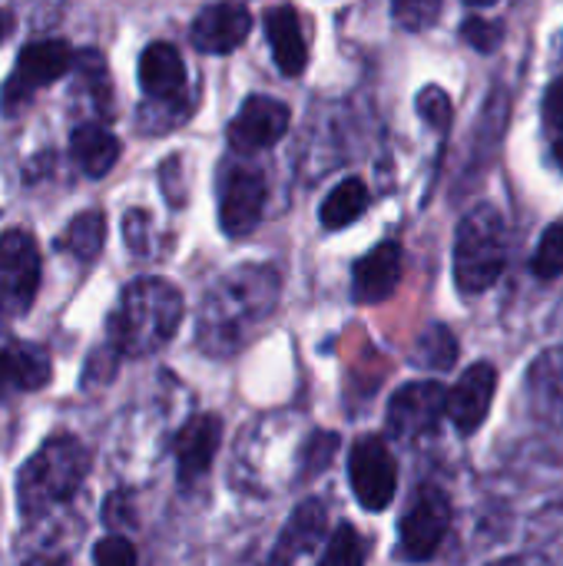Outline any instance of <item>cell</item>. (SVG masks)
Wrapping results in <instances>:
<instances>
[{
	"instance_id": "6",
	"label": "cell",
	"mask_w": 563,
	"mask_h": 566,
	"mask_svg": "<svg viewBox=\"0 0 563 566\" xmlns=\"http://www.w3.org/2000/svg\"><path fill=\"white\" fill-rule=\"evenodd\" d=\"M40 289V249L33 235L7 229L0 235V318L23 315Z\"/></svg>"
},
{
	"instance_id": "34",
	"label": "cell",
	"mask_w": 563,
	"mask_h": 566,
	"mask_svg": "<svg viewBox=\"0 0 563 566\" xmlns=\"http://www.w3.org/2000/svg\"><path fill=\"white\" fill-rule=\"evenodd\" d=\"M136 507H133V497L126 494V491H116V494H110L106 497V504H103V524L110 527V531H123V527H133L136 524Z\"/></svg>"
},
{
	"instance_id": "17",
	"label": "cell",
	"mask_w": 563,
	"mask_h": 566,
	"mask_svg": "<svg viewBox=\"0 0 563 566\" xmlns=\"http://www.w3.org/2000/svg\"><path fill=\"white\" fill-rule=\"evenodd\" d=\"M528 401L531 411L548 421L563 428V348L544 352L531 368H528Z\"/></svg>"
},
{
	"instance_id": "5",
	"label": "cell",
	"mask_w": 563,
	"mask_h": 566,
	"mask_svg": "<svg viewBox=\"0 0 563 566\" xmlns=\"http://www.w3.org/2000/svg\"><path fill=\"white\" fill-rule=\"evenodd\" d=\"M73 60L76 53L70 50V43L63 40H37V43H27L17 56V66L13 73L7 76L3 90H0V109L7 116L20 113L37 90L56 83L63 73L73 70Z\"/></svg>"
},
{
	"instance_id": "8",
	"label": "cell",
	"mask_w": 563,
	"mask_h": 566,
	"mask_svg": "<svg viewBox=\"0 0 563 566\" xmlns=\"http://www.w3.org/2000/svg\"><path fill=\"white\" fill-rule=\"evenodd\" d=\"M348 478H352V491L365 511H385L395 501L398 468L382 438L368 434V438L355 441V448L348 454Z\"/></svg>"
},
{
	"instance_id": "32",
	"label": "cell",
	"mask_w": 563,
	"mask_h": 566,
	"mask_svg": "<svg viewBox=\"0 0 563 566\" xmlns=\"http://www.w3.org/2000/svg\"><path fill=\"white\" fill-rule=\"evenodd\" d=\"M461 33H465V40H468L475 50L491 53V50H498V46H501L504 27H501V23H494V20H484V17H471V20L461 27Z\"/></svg>"
},
{
	"instance_id": "2",
	"label": "cell",
	"mask_w": 563,
	"mask_h": 566,
	"mask_svg": "<svg viewBox=\"0 0 563 566\" xmlns=\"http://www.w3.org/2000/svg\"><path fill=\"white\" fill-rule=\"evenodd\" d=\"M279 279L272 269H239L216 285L199 312V342L209 352H229L242 342V328L272 312Z\"/></svg>"
},
{
	"instance_id": "14",
	"label": "cell",
	"mask_w": 563,
	"mask_h": 566,
	"mask_svg": "<svg viewBox=\"0 0 563 566\" xmlns=\"http://www.w3.org/2000/svg\"><path fill=\"white\" fill-rule=\"evenodd\" d=\"M252 30V13L242 3H212L192 20V43L202 53H232L246 43Z\"/></svg>"
},
{
	"instance_id": "29",
	"label": "cell",
	"mask_w": 563,
	"mask_h": 566,
	"mask_svg": "<svg viewBox=\"0 0 563 566\" xmlns=\"http://www.w3.org/2000/svg\"><path fill=\"white\" fill-rule=\"evenodd\" d=\"M392 13L405 30H425L441 17V0H392Z\"/></svg>"
},
{
	"instance_id": "23",
	"label": "cell",
	"mask_w": 563,
	"mask_h": 566,
	"mask_svg": "<svg viewBox=\"0 0 563 566\" xmlns=\"http://www.w3.org/2000/svg\"><path fill=\"white\" fill-rule=\"evenodd\" d=\"M368 209V186L362 179H342L322 202L319 219L325 229H345Z\"/></svg>"
},
{
	"instance_id": "19",
	"label": "cell",
	"mask_w": 563,
	"mask_h": 566,
	"mask_svg": "<svg viewBox=\"0 0 563 566\" xmlns=\"http://www.w3.org/2000/svg\"><path fill=\"white\" fill-rule=\"evenodd\" d=\"M139 86L149 99L186 93V66L173 43H149L139 53Z\"/></svg>"
},
{
	"instance_id": "31",
	"label": "cell",
	"mask_w": 563,
	"mask_h": 566,
	"mask_svg": "<svg viewBox=\"0 0 563 566\" xmlns=\"http://www.w3.org/2000/svg\"><path fill=\"white\" fill-rule=\"evenodd\" d=\"M123 235H126L129 252L139 255V259H146L149 255V245H153V219L143 209H129L123 216Z\"/></svg>"
},
{
	"instance_id": "15",
	"label": "cell",
	"mask_w": 563,
	"mask_h": 566,
	"mask_svg": "<svg viewBox=\"0 0 563 566\" xmlns=\"http://www.w3.org/2000/svg\"><path fill=\"white\" fill-rule=\"evenodd\" d=\"M219 441H222V421L216 415H196L179 428L173 454H176V474L183 484L202 478L212 468Z\"/></svg>"
},
{
	"instance_id": "37",
	"label": "cell",
	"mask_w": 563,
	"mask_h": 566,
	"mask_svg": "<svg viewBox=\"0 0 563 566\" xmlns=\"http://www.w3.org/2000/svg\"><path fill=\"white\" fill-rule=\"evenodd\" d=\"M7 391H10V388H7V378H3V361H0V398H3Z\"/></svg>"
},
{
	"instance_id": "35",
	"label": "cell",
	"mask_w": 563,
	"mask_h": 566,
	"mask_svg": "<svg viewBox=\"0 0 563 566\" xmlns=\"http://www.w3.org/2000/svg\"><path fill=\"white\" fill-rule=\"evenodd\" d=\"M544 119H548V126L563 133V76L551 83V90L544 96Z\"/></svg>"
},
{
	"instance_id": "28",
	"label": "cell",
	"mask_w": 563,
	"mask_h": 566,
	"mask_svg": "<svg viewBox=\"0 0 563 566\" xmlns=\"http://www.w3.org/2000/svg\"><path fill=\"white\" fill-rule=\"evenodd\" d=\"M418 113H421V119H425L431 129L445 133V129L451 126L455 106H451V96H448L441 86H425V90L418 93Z\"/></svg>"
},
{
	"instance_id": "10",
	"label": "cell",
	"mask_w": 563,
	"mask_h": 566,
	"mask_svg": "<svg viewBox=\"0 0 563 566\" xmlns=\"http://www.w3.org/2000/svg\"><path fill=\"white\" fill-rule=\"evenodd\" d=\"M451 527V507L448 497L435 488H421L415 504L408 507V514L398 524L402 534V551L408 560H428L438 554L445 534Z\"/></svg>"
},
{
	"instance_id": "39",
	"label": "cell",
	"mask_w": 563,
	"mask_h": 566,
	"mask_svg": "<svg viewBox=\"0 0 563 566\" xmlns=\"http://www.w3.org/2000/svg\"><path fill=\"white\" fill-rule=\"evenodd\" d=\"M557 159H561V166H563V143H557Z\"/></svg>"
},
{
	"instance_id": "21",
	"label": "cell",
	"mask_w": 563,
	"mask_h": 566,
	"mask_svg": "<svg viewBox=\"0 0 563 566\" xmlns=\"http://www.w3.org/2000/svg\"><path fill=\"white\" fill-rule=\"evenodd\" d=\"M0 361H3V378H7L10 391H37L53 375L50 355L40 345H30V342L3 345L0 348Z\"/></svg>"
},
{
	"instance_id": "30",
	"label": "cell",
	"mask_w": 563,
	"mask_h": 566,
	"mask_svg": "<svg viewBox=\"0 0 563 566\" xmlns=\"http://www.w3.org/2000/svg\"><path fill=\"white\" fill-rule=\"evenodd\" d=\"M335 451H338V438H335L332 431H315V434L309 438L305 451H302V478L309 481V478H315L319 471H325Z\"/></svg>"
},
{
	"instance_id": "4",
	"label": "cell",
	"mask_w": 563,
	"mask_h": 566,
	"mask_svg": "<svg viewBox=\"0 0 563 566\" xmlns=\"http://www.w3.org/2000/svg\"><path fill=\"white\" fill-rule=\"evenodd\" d=\"M508 262V229L494 206H475L455 235V282L465 295L488 292Z\"/></svg>"
},
{
	"instance_id": "3",
	"label": "cell",
	"mask_w": 563,
	"mask_h": 566,
	"mask_svg": "<svg viewBox=\"0 0 563 566\" xmlns=\"http://www.w3.org/2000/svg\"><path fill=\"white\" fill-rule=\"evenodd\" d=\"M90 474V451L73 434L46 438L17 474V507L27 521L53 514Z\"/></svg>"
},
{
	"instance_id": "9",
	"label": "cell",
	"mask_w": 563,
	"mask_h": 566,
	"mask_svg": "<svg viewBox=\"0 0 563 566\" xmlns=\"http://www.w3.org/2000/svg\"><path fill=\"white\" fill-rule=\"evenodd\" d=\"M448 415V391L438 381H411L388 401V431L395 438L415 441L435 434Z\"/></svg>"
},
{
	"instance_id": "26",
	"label": "cell",
	"mask_w": 563,
	"mask_h": 566,
	"mask_svg": "<svg viewBox=\"0 0 563 566\" xmlns=\"http://www.w3.org/2000/svg\"><path fill=\"white\" fill-rule=\"evenodd\" d=\"M365 560V544L358 537V531L352 524H338L325 554H322V564L325 566H358Z\"/></svg>"
},
{
	"instance_id": "16",
	"label": "cell",
	"mask_w": 563,
	"mask_h": 566,
	"mask_svg": "<svg viewBox=\"0 0 563 566\" xmlns=\"http://www.w3.org/2000/svg\"><path fill=\"white\" fill-rule=\"evenodd\" d=\"M265 36H269L279 70L285 76H299L309 63V43H305V30H302L295 7H289V3L272 7L265 13Z\"/></svg>"
},
{
	"instance_id": "36",
	"label": "cell",
	"mask_w": 563,
	"mask_h": 566,
	"mask_svg": "<svg viewBox=\"0 0 563 566\" xmlns=\"http://www.w3.org/2000/svg\"><path fill=\"white\" fill-rule=\"evenodd\" d=\"M13 27H17V17L10 10H0V43H7V36L13 33Z\"/></svg>"
},
{
	"instance_id": "11",
	"label": "cell",
	"mask_w": 563,
	"mask_h": 566,
	"mask_svg": "<svg viewBox=\"0 0 563 566\" xmlns=\"http://www.w3.org/2000/svg\"><path fill=\"white\" fill-rule=\"evenodd\" d=\"M289 106L272 96H249L229 123V143L236 153H259L275 146L289 133Z\"/></svg>"
},
{
	"instance_id": "13",
	"label": "cell",
	"mask_w": 563,
	"mask_h": 566,
	"mask_svg": "<svg viewBox=\"0 0 563 566\" xmlns=\"http://www.w3.org/2000/svg\"><path fill=\"white\" fill-rule=\"evenodd\" d=\"M402 245L398 242H382L368 255H362L352 269V295L358 305H378L385 302L398 282H402Z\"/></svg>"
},
{
	"instance_id": "12",
	"label": "cell",
	"mask_w": 563,
	"mask_h": 566,
	"mask_svg": "<svg viewBox=\"0 0 563 566\" xmlns=\"http://www.w3.org/2000/svg\"><path fill=\"white\" fill-rule=\"evenodd\" d=\"M494 391H498V371L488 361L471 365L458 378V385L448 391V418L465 438L475 434L488 421V411L494 405Z\"/></svg>"
},
{
	"instance_id": "38",
	"label": "cell",
	"mask_w": 563,
	"mask_h": 566,
	"mask_svg": "<svg viewBox=\"0 0 563 566\" xmlns=\"http://www.w3.org/2000/svg\"><path fill=\"white\" fill-rule=\"evenodd\" d=\"M465 3H471V7H491L494 0H465Z\"/></svg>"
},
{
	"instance_id": "25",
	"label": "cell",
	"mask_w": 563,
	"mask_h": 566,
	"mask_svg": "<svg viewBox=\"0 0 563 566\" xmlns=\"http://www.w3.org/2000/svg\"><path fill=\"white\" fill-rule=\"evenodd\" d=\"M73 70L80 73V86L93 96L96 109L106 113V109H110V76H106L103 56L93 53V50H83V53H76Z\"/></svg>"
},
{
	"instance_id": "27",
	"label": "cell",
	"mask_w": 563,
	"mask_h": 566,
	"mask_svg": "<svg viewBox=\"0 0 563 566\" xmlns=\"http://www.w3.org/2000/svg\"><path fill=\"white\" fill-rule=\"evenodd\" d=\"M531 269L538 279H557L563 275V222L551 226L541 242H538V252L531 259Z\"/></svg>"
},
{
	"instance_id": "1",
	"label": "cell",
	"mask_w": 563,
	"mask_h": 566,
	"mask_svg": "<svg viewBox=\"0 0 563 566\" xmlns=\"http://www.w3.org/2000/svg\"><path fill=\"white\" fill-rule=\"evenodd\" d=\"M183 322V295L163 279H136L110 315V345L126 358L159 352Z\"/></svg>"
},
{
	"instance_id": "24",
	"label": "cell",
	"mask_w": 563,
	"mask_h": 566,
	"mask_svg": "<svg viewBox=\"0 0 563 566\" xmlns=\"http://www.w3.org/2000/svg\"><path fill=\"white\" fill-rule=\"evenodd\" d=\"M411 361L418 368H431V371H448L458 361V338L445 328V325H431L418 335Z\"/></svg>"
},
{
	"instance_id": "18",
	"label": "cell",
	"mask_w": 563,
	"mask_h": 566,
	"mask_svg": "<svg viewBox=\"0 0 563 566\" xmlns=\"http://www.w3.org/2000/svg\"><path fill=\"white\" fill-rule=\"evenodd\" d=\"M325 524H329V511L322 501H305L292 511L289 524L279 534V544L272 551L275 564H289L299 560L305 554H312L322 541H325Z\"/></svg>"
},
{
	"instance_id": "7",
	"label": "cell",
	"mask_w": 563,
	"mask_h": 566,
	"mask_svg": "<svg viewBox=\"0 0 563 566\" xmlns=\"http://www.w3.org/2000/svg\"><path fill=\"white\" fill-rule=\"evenodd\" d=\"M265 209V176L242 163H226L219 172V226L226 235H249Z\"/></svg>"
},
{
	"instance_id": "20",
	"label": "cell",
	"mask_w": 563,
	"mask_h": 566,
	"mask_svg": "<svg viewBox=\"0 0 563 566\" xmlns=\"http://www.w3.org/2000/svg\"><path fill=\"white\" fill-rule=\"evenodd\" d=\"M70 156H73V163L80 166L83 176L100 179V176H106L116 166L119 139L110 129L96 126V123H83L70 136Z\"/></svg>"
},
{
	"instance_id": "22",
	"label": "cell",
	"mask_w": 563,
	"mask_h": 566,
	"mask_svg": "<svg viewBox=\"0 0 563 566\" xmlns=\"http://www.w3.org/2000/svg\"><path fill=\"white\" fill-rule=\"evenodd\" d=\"M103 242H106V216L100 209H86V212L70 219V226L56 245L80 262H93V259H100Z\"/></svg>"
},
{
	"instance_id": "33",
	"label": "cell",
	"mask_w": 563,
	"mask_h": 566,
	"mask_svg": "<svg viewBox=\"0 0 563 566\" xmlns=\"http://www.w3.org/2000/svg\"><path fill=\"white\" fill-rule=\"evenodd\" d=\"M93 560L103 566H133L136 564V551L126 537L119 534H110L106 541H100L93 547Z\"/></svg>"
}]
</instances>
